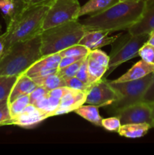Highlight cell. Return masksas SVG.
Returning a JSON list of instances; mask_svg holds the SVG:
<instances>
[{
    "mask_svg": "<svg viewBox=\"0 0 154 155\" xmlns=\"http://www.w3.org/2000/svg\"><path fill=\"white\" fill-rule=\"evenodd\" d=\"M145 0L119 2L104 12L90 15L81 21L87 31L107 30L110 33L128 30L140 18Z\"/></svg>",
    "mask_w": 154,
    "mask_h": 155,
    "instance_id": "1",
    "label": "cell"
},
{
    "mask_svg": "<svg viewBox=\"0 0 154 155\" xmlns=\"http://www.w3.org/2000/svg\"><path fill=\"white\" fill-rule=\"evenodd\" d=\"M51 2L25 5L9 19L6 31L3 33L5 51L14 43L41 34L44 19Z\"/></svg>",
    "mask_w": 154,
    "mask_h": 155,
    "instance_id": "2",
    "label": "cell"
},
{
    "mask_svg": "<svg viewBox=\"0 0 154 155\" xmlns=\"http://www.w3.org/2000/svg\"><path fill=\"white\" fill-rule=\"evenodd\" d=\"M41 34L12 45L0 60V76L18 77L42 57Z\"/></svg>",
    "mask_w": 154,
    "mask_h": 155,
    "instance_id": "3",
    "label": "cell"
},
{
    "mask_svg": "<svg viewBox=\"0 0 154 155\" xmlns=\"http://www.w3.org/2000/svg\"><path fill=\"white\" fill-rule=\"evenodd\" d=\"M87 32L85 26L76 20L43 30L41 33V52L42 56L60 52L79 44Z\"/></svg>",
    "mask_w": 154,
    "mask_h": 155,
    "instance_id": "4",
    "label": "cell"
},
{
    "mask_svg": "<svg viewBox=\"0 0 154 155\" xmlns=\"http://www.w3.org/2000/svg\"><path fill=\"white\" fill-rule=\"evenodd\" d=\"M149 33L134 35L129 32L119 34L113 42V47L109 55V70L115 69L124 62L138 55L139 50L149 39Z\"/></svg>",
    "mask_w": 154,
    "mask_h": 155,
    "instance_id": "5",
    "label": "cell"
},
{
    "mask_svg": "<svg viewBox=\"0 0 154 155\" xmlns=\"http://www.w3.org/2000/svg\"><path fill=\"white\" fill-rule=\"evenodd\" d=\"M152 78V73H150L138 80L126 82H115L113 80H109L112 87L116 89L121 95V98L119 101L110 105L114 112L142 101L143 95L150 83Z\"/></svg>",
    "mask_w": 154,
    "mask_h": 155,
    "instance_id": "6",
    "label": "cell"
},
{
    "mask_svg": "<svg viewBox=\"0 0 154 155\" xmlns=\"http://www.w3.org/2000/svg\"><path fill=\"white\" fill-rule=\"evenodd\" d=\"M78 0H54L50 5L42 25V31L55 26L79 19Z\"/></svg>",
    "mask_w": 154,
    "mask_h": 155,
    "instance_id": "7",
    "label": "cell"
},
{
    "mask_svg": "<svg viewBox=\"0 0 154 155\" xmlns=\"http://www.w3.org/2000/svg\"><path fill=\"white\" fill-rule=\"evenodd\" d=\"M121 98L119 92L113 89L109 80L101 78L91 85L88 91L85 103L99 107L110 106Z\"/></svg>",
    "mask_w": 154,
    "mask_h": 155,
    "instance_id": "8",
    "label": "cell"
},
{
    "mask_svg": "<svg viewBox=\"0 0 154 155\" xmlns=\"http://www.w3.org/2000/svg\"><path fill=\"white\" fill-rule=\"evenodd\" d=\"M115 113L116 116L120 120L122 125L128 124H148L152 128L154 127L151 108L148 103L140 101Z\"/></svg>",
    "mask_w": 154,
    "mask_h": 155,
    "instance_id": "9",
    "label": "cell"
},
{
    "mask_svg": "<svg viewBox=\"0 0 154 155\" xmlns=\"http://www.w3.org/2000/svg\"><path fill=\"white\" fill-rule=\"evenodd\" d=\"M110 57L99 48L91 50L88 54V71L91 84L103 78L109 69Z\"/></svg>",
    "mask_w": 154,
    "mask_h": 155,
    "instance_id": "10",
    "label": "cell"
},
{
    "mask_svg": "<svg viewBox=\"0 0 154 155\" xmlns=\"http://www.w3.org/2000/svg\"><path fill=\"white\" fill-rule=\"evenodd\" d=\"M50 117L49 115L43 110H39L34 104H29L22 113L11 119L7 125L18 126L24 128H31Z\"/></svg>",
    "mask_w": 154,
    "mask_h": 155,
    "instance_id": "11",
    "label": "cell"
},
{
    "mask_svg": "<svg viewBox=\"0 0 154 155\" xmlns=\"http://www.w3.org/2000/svg\"><path fill=\"white\" fill-rule=\"evenodd\" d=\"M154 30V0H145L144 8L140 18L128 29V32L134 35L150 33Z\"/></svg>",
    "mask_w": 154,
    "mask_h": 155,
    "instance_id": "12",
    "label": "cell"
},
{
    "mask_svg": "<svg viewBox=\"0 0 154 155\" xmlns=\"http://www.w3.org/2000/svg\"><path fill=\"white\" fill-rule=\"evenodd\" d=\"M88 91H78L71 89L60 99V104L54 113L56 115H61L74 111L75 109L85 103Z\"/></svg>",
    "mask_w": 154,
    "mask_h": 155,
    "instance_id": "13",
    "label": "cell"
},
{
    "mask_svg": "<svg viewBox=\"0 0 154 155\" xmlns=\"http://www.w3.org/2000/svg\"><path fill=\"white\" fill-rule=\"evenodd\" d=\"M110 33V32L107 30H89L85 33L79 44L87 47L90 50L100 48L112 44L119 36H109Z\"/></svg>",
    "mask_w": 154,
    "mask_h": 155,
    "instance_id": "14",
    "label": "cell"
},
{
    "mask_svg": "<svg viewBox=\"0 0 154 155\" xmlns=\"http://www.w3.org/2000/svg\"><path fill=\"white\" fill-rule=\"evenodd\" d=\"M36 87L37 85L33 81V79L23 73L18 77V79L11 91L8 99V104L19 97L30 95Z\"/></svg>",
    "mask_w": 154,
    "mask_h": 155,
    "instance_id": "15",
    "label": "cell"
},
{
    "mask_svg": "<svg viewBox=\"0 0 154 155\" xmlns=\"http://www.w3.org/2000/svg\"><path fill=\"white\" fill-rule=\"evenodd\" d=\"M61 57L58 53L48 54L41 57L35 63H33L24 74L28 77H31L33 74L39 71H48L51 69H58Z\"/></svg>",
    "mask_w": 154,
    "mask_h": 155,
    "instance_id": "16",
    "label": "cell"
},
{
    "mask_svg": "<svg viewBox=\"0 0 154 155\" xmlns=\"http://www.w3.org/2000/svg\"><path fill=\"white\" fill-rule=\"evenodd\" d=\"M154 71V64L145 61L143 59L139 61L135 64L131 69L128 70L125 74L119 78L113 80L115 82H126L130 80H138L143 78L145 76L148 75Z\"/></svg>",
    "mask_w": 154,
    "mask_h": 155,
    "instance_id": "17",
    "label": "cell"
},
{
    "mask_svg": "<svg viewBox=\"0 0 154 155\" xmlns=\"http://www.w3.org/2000/svg\"><path fill=\"white\" fill-rule=\"evenodd\" d=\"M119 0H89L80 8L79 17L89 15H95L104 12L118 3Z\"/></svg>",
    "mask_w": 154,
    "mask_h": 155,
    "instance_id": "18",
    "label": "cell"
},
{
    "mask_svg": "<svg viewBox=\"0 0 154 155\" xmlns=\"http://www.w3.org/2000/svg\"><path fill=\"white\" fill-rule=\"evenodd\" d=\"M152 127L148 124H128L122 125L118 133L121 136L136 139L144 136Z\"/></svg>",
    "mask_w": 154,
    "mask_h": 155,
    "instance_id": "19",
    "label": "cell"
},
{
    "mask_svg": "<svg viewBox=\"0 0 154 155\" xmlns=\"http://www.w3.org/2000/svg\"><path fill=\"white\" fill-rule=\"evenodd\" d=\"M74 112L95 125L101 127V121L103 118L100 115L98 106L93 104L82 105L75 109Z\"/></svg>",
    "mask_w": 154,
    "mask_h": 155,
    "instance_id": "20",
    "label": "cell"
},
{
    "mask_svg": "<svg viewBox=\"0 0 154 155\" xmlns=\"http://www.w3.org/2000/svg\"><path fill=\"white\" fill-rule=\"evenodd\" d=\"M32 79L37 86H42L48 92L57 87L66 86L64 79L60 77L57 74V73L51 74V75L45 76V77H36V78Z\"/></svg>",
    "mask_w": 154,
    "mask_h": 155,
    "instance_id": "21",
    "label": "cell"
},
{
    "mask_svg": "<svg viewBox=\"0 0 154 155\" xmlns=\"http://www.w3.org/2000/svg\"><path fill=\"white\" fill-rule=\"evenodd\" d=\"M60 104V98L50 96L48 94V95L39 99V101H37L33 104L37 108H39V110H43L45 113L48 114L49 117H52L54 116V113L59 107Z\"/></svg>",
    "mask_w": 154,
    "mask_h": 155,
    "instance_id": "22",
    "label": "cell"
},
{
    "mask_svg": "<svg viewBox=\"0 0 154 155\" xmlns=\"http://www.w3.org/2000/svg\"><path fill=\"white\" fill-rule=\"evenodd\" d=\"M18 77L0 76V101L8 99L12 88Z\"/></svg>",
    "mask_w": 154,
    "mask_h": 155,
    "instance_id": "23",
    "label": "cell"
},
{
    "mask_svg": "<svg viewBox=\"0 0 154 155\" xmlns=\"http://www.w3.org/2000/svg\"><path fill=\"white\" fill-rule=\"evenodd\" d=\"M30 104V96L29 95H24L16 98L8 104L9 111L11 114V119L15 117L20 114L22 113L23 110L25 109L28 104Z\"/></svg>",
    "mask_w": 154,
    "mask_h": 155,
    "instance_id": "24",
    "label": "cell"
},
{
    "mask_svg": "<svg viewBox=\"0 0 154 155\" xmlns=\"http://www.w3.org/2000/svg\"><path fill=\"white\" fill-rule=\"evenodd\" d=\"M91 50L82 45H74L72 46L62 50L58 54L61 58L63 57H85L89 54Z\"/></svg>",
    "mask_w": 154,
    "mask_h": 155,
    "instance_id": "25",
    "label": "cell"
},
{
    "mask_svg": "<svg viewBox=\"0 0 154 155\" xmlns=\"http://www.w3.org/2000/svg\"><path fill=\"white\" fill-rule=\"evenodd\" d=\"M86 57H85L83 58L80 59V60L74 62L73 64L66 67V68H63V69L58 70L57 72V74L63 79L75 77L79 69L80 66H81L82 63V61H84V59Z\"/></svg>",
    "mask_w": 154,
    "mask_h": 155,
    "instance_id": "26",
    "label": "cell"
},
{
    "mask_svg": "<svg viewBox=\"0 0 154 155\" xmlns=\"http://www.w3.org/2000/svg\"><path fill=\"white\" fill-rule=\"evenodd\" d=\"M65 85L67 87L71 88L72 89L78 91H88L92 84H88L84 82L81 81L79 79L76 77H69V78H65Z\"/></svg>",
    "mask_w": 154,
    "mask_h": 155,
    "instance_id": "27",
    "label": "cell"
},
{
    "mask_svg": "<svg viewBox=\"0 0 154 155\" xmlns=\"http://www.w3.org/2000/svg\"><path fill=\"white\" fill-rule=\"evenodd\" d=\"M138 55L145 61L154 64V45L146 42L139 50Z\"/></svg>",
    "mask_w": 154,
    "mask_h": 155,
    "instance_id": "28",
    "label": "cell"
},
{
    "mask_svg": "<svg viewBox=\"0 0 154 155\" xmlns=\"http://www.w3.org/2000/svg\"><path fill=\"white\" fill-rule=\"evenodd\" d=\"M121 126L122 124H121L120 120L116 116L102 119V121H101V127L110 132H117L118 133Z\"/></svg>",
    "mask_w": 154,
    "mask_h": 155,
    "instance_id": "29",
    "label": "cell"
},
{
    "mask_svg": "<svg viewBox=\"0 0 154 155\" xmlns=\"http://www.w3.org/2000/svg\"><path fill=\"white\" fill-rule=\"evenodd\" d=\"M0 11L10 19L16 12V5L12 0H0Z\"/></svg>",
    "mask_w": 154,
    "mask_h": 155,
    "instance_id": "30",
    "label": "cell"
},
{
    "mask_svg": "<svg viewBox=\"0 0 154 155\" xmlns=\"http://www.w3.org/2000/svg\"><path fill=\"white\" fill-rule=\"evenodd\" d=\"M75 77L78 79H79L81 81L84 82V83L91 84V83H90L88 71V55L86 56V58L84 59L82 63L81 66H80L79 69Z\"/></svg>",
    "mask_w": 154,
    "mask_h": 155,
    "instance_id": "31",
    "label": "cell"
},
{
    "mask_svg": "<svg viewBox=\"0 0 154 155\" xmlns=\"http://www.w3.org/2000/svg\"><path fill=\"white\" fill-rule=\"evenodd\" d=\"M11 118L8 100H5L0 104V127L7 125V123Z\"/></svg>",
    "mask_w": 154,
    "mask_h": 155,
    "instance_id": "32",
    "label": "cell"
},
{
    "mask_svg": "<svg viewBox=\"0 0 154 155\" xmlns=\"http://www.w3.org/2000/svg\"><path fill=\"white\" fill-rule=\"evenodd\" d=\"M48 91H47L46 89H44L42 86H37V87L29 95V96H30V104H33L36 101H39V99L48 95Z\"/></svg>",
    "mask_w": 154,
    "mask_h": 155,
    "instance_id": "33",
    "label": "cell"
},
{
    "mask_svg": "<svg viewBox=\"0 0 154 155\" xmlns=\"http://www.w3.org/2000/svg\"><path fill=\"white\" fill-rule=\"evenodd\" d=\"M142 101L148 103V104L154 102V71L152 72V80L143 95Z\"/></svg>",
    "mask_w": 154,
    "mask_h": 155,
    "instance_id": "34",
    "label": "cell"
},
{
    "mask_svg": "<svg viewBox=\"0 0 154 155\" xmlns=\"http://www.w3.org/2000/svg\"><path fill=\"white\" fill-rule=\"evenodd\" d=\"M70 89L71 88L67 87V86H60V87H57L56 88V89H52V90L49 91V92H48V95L61 99L62 97H63L66 92H69Z\"/></svg>",
    "mask_w": 154,
    "mask_h": 155,
    "instance_id": "35",
    "label": "cell"
},
{
    "mask_svg": "<svg viewBox=\"0 0 154 155\" xmlns=\"http://www.w3.org/2000/svg\"><path fill=\"white\" fill-rule=\"evenodd\" d=\"M83 58H85V57H63V58H61L60 64H59L58 70L63 69V68H66V67L69 66V65L72 64H73L74 62L80 60V59Z\"/></svg>",
    "mask_w": 154,
    "mask_h": 155,
    "instance_id": "36",
    "label": "cell"
},
{
    "mask_svg": "<svg viewBox=\"0 0 154 155\" xmlns=\"http://www.w3.org/2000/svg\"><path fill=\"white\" fill-rule=\"evenodd\" d=\"M54 0H23L24 5H33L45 4L51 2Z\"/></svg>",
    "mask_w": 154,
    "mask_h": 155,
    "instance_id": "37",
    "label": "cell"
},
{
    "mask_svg": "<svg viewBox=\"0 0 154 155\" xmlns=\"http://www.w3.org/2000/svg\"><path fill=\"white\" fill-rule=\"evenodd\" d=\"M5 52V42L2 33L0 35V60L3 57Z\"/></svg>",
    "mask_w": 154,
    "mask_h": 155,
    "instance_id": "38",
    "label": "cell"
},
{
    "mask_svg": "<svg viewBox=\"0 0 154 155\" xmlns=\"http://www.w3.org/2000/svg\"><path fill=\"white\" fill-rule=\"evenodd\" d=\"M14 2L15 5H16V12L21 11L23 8L24 7V4L23 0H13Z\"/></svg>",
    "mask_w": 154,
    "mask_h": 155,
    "instance_id": "39",
    "label": "cell"
},
{
    "mask_svg": "<svg viewBox=\"0 0 154 155\" xmlns=\"http://www.w3.org/2000/svg\"><path fill=\"white\" fill-rule=\"evenodd\" d=\"M147 42L151 44V45H154V30H152V31L150 32V33H149V39H148Z\"/></svg>",
    "mask_w": 154,
    "mask_h": 155,
    "instance_id": "40",
    "label": "cell"
},
{
    "mask_svg": "<svg viewBox=\"0 0 154 155\" xmlns=\"http://www.w3.org/2000/svg\"><path fill=\"white\" fill-rule=\"evenodd\" d=\"M149 106H150L151 108V115H152V119L153 121L154 124V102L153 103H149Z\"/></svg>",
    "mask_w": 154,
    "mask_h": 155,
    "instance_id": "41",
    "label": "cell"
},
{
    "mask_svg": "<svg viewBox=\"0 0 154 155\" xmlns=\"http://www.w3.org/2000/svg\"><path fill=\"white\" fill-rule=\"evenodd\" d=\"M123 1H127V0H119V2H123Z\"/></svg>",
    "mask_w": 154,
    "mask_h": 155,
    "instance_id": "42",
    "label": "cell"
},
{
    "mask_svg": "<svg viewBox=\"0 0 154 155\" xmlns=\"http://www.w3.org/2000/svg\"><path fill=\"white\" fill-rule=\"evenodd\" d=\"M3 101H0V104H2V102H3Z\"/></svg>",
    "mask_w": 154,
    "mask_h": 155,
    "instance_id": "43",
    "label": "cell"
},
{
    "mask_svg": "<svg viewBox=\"0 0 154 155\" xmlns=\"http://www.w3.org/2000/svg\"><path fill=\"white\" fill-rule=\"evenodd\" d=\"M12 1H13V0H12ZM13 2H14V1H13Z\"/></svg>",
    "mask_w": 154,
    "mask_h": 155,
    "instance_id": "44",
    "label": "cell"
}]
</instances>
